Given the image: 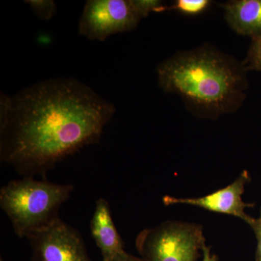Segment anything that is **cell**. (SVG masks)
Returning <instances> with one entry per match:
<instances>
[{
	"label": "cell",
	"instance_id": "cell-14",
	"mask_svg": "<svg viewBox=\"0 0 261 261\" xmlns=\"http://www.w3.org/2000/svg\"><path fill=\"white\" fill-rule=\"evenodd\" d=\"M250 226L255 233L257 241L255 260L261 261V219L260 218L254 219L253 222Z\"/></svg>",
	"mask_w": 261,
	"mask_h": 261
},
{
	"label": "cell",
	"instance_id": "cell-7",
	"mask_svg": "<svg viewBox=\"0 0 261 261\" xmlns=\"http://www.w3.org/2000/svg\"><path fill=\"white\" fill-rule=\"evenodd\" d=\"M250 178L249 173L245 171L231 185L210 195L197 198H178L166 196L164 202L168 205L196 206L218 214L234 216L251 226L255 219L245 214V209L253 205L243 200L245 185Z\"/></svg>",
	"mask_w": 261,
	"mask_h": 261
},
{
	"label": "cell",
	"instance_id": "cell-6",
	"mask_svg": "<svg viewBox=\"0 0 261 261\" xmlns=\"http://www.w3.org/2000/svg\"><path fill=\"white\" fill-rule=\"evenodd\" d=\"M27 239L32 261H92L80 232L61 219Z\"/></svg>",
	"mask_w": 261,
	"mask_h": 261
},
{
	"label": "cell",
	"instance_id": "cell-9",
	"mask_svg": "<svg viewBox=\"0 0 261 261\" xmlns=\"http://www.w3.org/2000/svg\"><path fill=\"white\" fill-rule=\"evenodd\" d=\"M230 28L252 39L261 37V0H233L223 5Z\"/></svg>",
	"mask_w": 261,
	"mask_h": 261
},
{
	"label": "cell",
	"instance_id": "cell-8",
	"mask_svg": "<svg viewBox=\"0 0 261 261\" xmlns=\"http://www.w3.org/2000/svg\"><path fill=\"white\" fill-rule=\"evenodd\" d=\"M90 228L92 238L102 253V259L110 258L125 251L121 235L113 222L109 202L102 197L96 201Z\"/></svg>",
	"mask_w": 261,
	"mask_h": 261
},
{
	"label": "cell",
	"instance_id": "cell-16",
	"mask_svg": "<svg viewBox=\"0 0 261 261\" xmlns=\"http://www.w3.org/2000/svg\"><path fill=\"white\" fill-rule=\"evenodd\" d=\"M202 261H218L217 256L211 252V248L207 245H204L202 246Z\"/></svg>",
	"mask_w": 261,
	"mask_h": 261
},
{
	"label": "cell",
	"instance_id": "cell-10",
	"mask_svg": "<svg viewBox=\"0 0 261 261\" xmlns=\"http://www.w3.org/2000/svg\"><path fill=\"white\" fill-rule=\"evenodd\" d=\"M25 3L41 20L47 21L56 14V4L53 0H28Z\"/></svg>",
	"mask_w": 261,
	"mask_h": 261
},
{
	"label": "cell",
	"instance_id": "cell-4",
	"mask_svg": "<svg viewBox=\"0 0 261 261\" xmlns=\"http://www.w3.org/2000/svg\"><path fill=\"white\" fill-rule=\"evenodd\" d=\"M205 244L200 225L166 221L142 230L136 246L145 261H197Z\"/></svg>",
	"mask_w": 261,
	"mask_h": 261
},
{
	"label": "cell",
	"instance_id": "cell-3",
	"mask_svg": "<svg viewBox=\"0 0 261 261\" xmlns=\"http://www.w3.org/2000/svg\"><path fill=\"white\" fill-rule=\"evenodd\" d=\"M73 190L72 185L23 177L2 187L0 207L17 236L28 238L60 219V209Z\"/></svg>",
	"mask_w": 261,
	"mask_h": 261
},
{
	"label": "cell",
	"instance_id": "cell-15",
	"mask_svg": "<svg viewBox=\"0 0 261 261\" xmlns=\"http://www.w3.org/2000/svg\"><path fill=\"white\" fill-rule=\"evenodd\" d=\"M102 261H145L142 257H136L135 255L127 253L126 251L120 252L110 258L102 259Z\"/></svg>",
	"mask_w": 261,
	"mask_h": 261
},
{
	"label": "cell",
	"instance_id": "cell-5",
	"mask_svg": "<svg viewBox=\"0 0 261 261\" xmlns=\"http://www.w3.org/2000/svg\"><path fill=\"white\" fill-rule=\"evenodd\" d=\"M142 19L132 0H88L79 32L90 40L104 41L113 34L134 30Z\"/></svg>",
	"mask_w": 261,
	"mask_h": 261
},
{
	"label": "cell",
	"instance_id": "cell-12",
	"mask_svg": "<svg viewBox=\"0 0 261 261\" xmlns=\"http://www.w3.org/2000/svg\"><path fill=\"white\" fill-rule=\"evenodd\" d=\"M210 1L207 0H178L173 6V9L187 15H196L206 9Z\"/></svg>",
	"mask_w": 261,
	"mask_h": 261
},
{
	"label": "cell",
	"instance_id": "cell-2",
	"mask_svg": "<svg viewBox=\"0 0 261 261\" xmlns=\"http://www.w3.org/2000/svg\"><path fill=\"white\" fill-rule=\"evenodd\" d=\"M247 72L243 63L207 46L178 53L157 68L165 92L178 94L194 114L210 119L241 107L248 86Z\"/></svg>",
	"mask_w": 261,
	"mask_h": 261
},
{
	"label": "cell",
	"instance_id": "cell-17",
	"mask_svg": "<svg viewBox=\"0 0 261 261\" xmlns=\"http://www.w3.org/2000/svg\"><path fill=\"white\" fill-rule=\"evenodd\" d=\"M259 218H260V219H261V209H260V217H259Z\"/></svg>",
	"mask_w": 261,
	"mask_h": 261
},
{
	"label": "cell",
	"instance_id": "cell-1",
	"mask_svg": "<svg viewBox=\"0 0 261 261\" xmlns=\"http://www.w3.org/2000/svg\"><path fill=\"white\" fill-rule=\"evenodd\" d=\"M0 160L23 177L45 176L68 156L97 143L116 108L72 78L50 79L13 97L1 94Z\"/></svg>",
	"mask_w": 261,
	"mask_h": 261
},
{
	"label": "cell",
	"instance_id": "cell-11",
	"mask_svg": "<svg viewBox=\"0 0 261 261\" xmlns=\"http://www.w3.org/2000/svg\"><path fill=\"white\" fill-rule=\"evenodd\" d=\"M243 63L247 70L261 72V37L252 39L246 59Z\"/></svg>",
	"mask_w": 261,
	"mask_h": 261
},
{
	"label": "cell",
	"instance_id": "cell-13",
	"mask_svg": "<svg viewBox=\"0 0 261 261\" xmlns=\"http://www.w3.org/2000/svg\"><path fill=\"white\" fill-rule=\"evenodd\" d=\"M132 3L142 18L148 16L151 12L166 10L162 2L159 0H132Z\"/></svg>",
	"mask_w": 261,
	"mask_h": 261
},
{
	"label": "cell",
	"instance_id": "cell-18",
	"mask_svg": "<svg viewBox=\"0 0 261 261\" xmlns=\"http://www.w3.org/2000/svg\"><path fill=\"white\" fill-rule=\"evenodd\" d=\"M0 261H5L4 260H3V258L1 259V260H0Z\"/></svg>",
	"mask_w": 261,
	"mask_h": 261
}]
</instances>
